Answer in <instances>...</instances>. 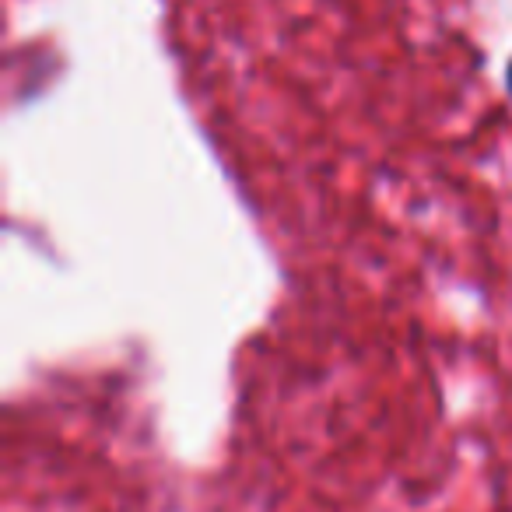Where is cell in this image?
Segmentation results:
<instances>
[{"instance_id": "cell-1", "label": "cell", "mask_w": 512, "mask_h": 512, "mask_svg": "<svg viewBox=\"0 0 512 512\" xmlns=\"http://www.w3.org/2000/svg\"><path fill=\"white\" fill-rule=\"evenodd\" d=\"M509 92H512V64H509Z\"/></svg>"}]
</instances>
